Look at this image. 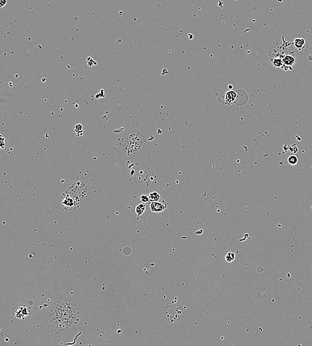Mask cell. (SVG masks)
I'll use <instances>...</instances> for the list:
<instances>
[{
	"label": "cell",
	"instance_id": "cell-1",
	"mask_svg": "<svg viewBox=\"0 0 312 346\" xmlns=\"http://www.w3.org/2000/svg\"><path fill=\"white\" fill-rule=\"evenodd\" d=\"M80 320V312L75 303L67 300L56 301L47 314V325L56 335L65 334Z\"/></svg>",
	"mask_w": 312,
	"mask_h": 346
},
{
	"label": "cell",
	"instance_id": "cell-2",
	"mask_svg": "<svg viewBox=\"0 0 312 346\" xmlns=\"http://www.w3.org/2000/svg\"><path fill=\"white\" fill-rule=\"evenodd\" d=\"M145 147L146 140L141 133L130 130L124 135L121 142V148L126 156H138L143 153Z\"/></svg>",
	"mask_w": 312,
	"mask_h": 346
},
{
	"label": "cell",
	"instance_id": "cell-3",
	"mask_svg": "<svg viewBox=\"0 0 312 346\" xmlns=\"http://www.w3.org/2000/svg\"><path fill=\"white\" fill-rule=\"evenodd\" d=\"M12 318L17 322H25L32 316L33 310L27 304H16L12 308Z\"/></svg>",
	"mask_w": 312,
	"mask_h": 346
},
{
	"label": "cell",
	"instance_id": "cell-4",
	"mask_svg": "<svg viewBox=\"0 0 312 346\" xmlns=\"http://www.w3.org/2000/svg\"><path fill=\"white\" fill-rule=\"evenodd\" d=\"M168 204L165 202H151L149 204L150 211L155 214H160L162 213L167 208Z\"/></svg>",
	"mask_w": 312,
	"mask_h": 346
},
{
	"label": "cell",
	"instance_id": "cell-5",
	"mask_svg": "<svg viewBox=\"0 0 312 346\" xmlns=\"http://www.w3.org/2000/svg\"><path fill=\"white\" fill-rule=\"evenodd\" d=\"M148 214H149V212L147 211L146 204L140 202L135 206L134 208V215L137 220L144 218L148 216Z\"/></svg>",
	"mask_w": 312,
	"mask_h": 346
},
{
	"label": "cell",
	"instance_id": "cell-6",
	"mask_svg": "<svg viewBox=\"0 0 312 346\" xmlns=\"http://www.w3.org/2000/svg\"><path fill=\"white\" fill-rule=\"evenodd\" d=\"M236 98H237V93L233 90H230L228 92H226L225 95V97H224L225 102L226 104H231L235 101Z\"/></svg>",
	"mask_w": 312,
	"mask_h": 346
},
{
	"label": "cell",
	"instance_id": "cell-7",
	"mask_svg": "<svg viewBox=\"0 0 312 346\" xmlns=\"http://www.w3.org/2000/svg\"><path fill=\"white\" fill-rule=\"evenodd\" d=\"M282 61H283L284 65L286 66H292L295 63V57H293L292 55H287L284 57Z\"/></svg>",
	"mask_w": 312,
	"mask_h": 346
},
{
	"label": "cell",
	"instance_id": "cell-8",
	"mask_svg": "<svg viewBox=\"0 0 312 346\" xmlns=\"http://www.w3.org/2000/svg\"><path fill=\"white\" fill-rule=\"evenodd\" d=\"M62 204L66 208H71L74 206L73 199L70 198V196H65L63 198Z\"/></svg>",
	"mask_w": 312,
	"mask_h": 346
},
{
	"label": "cell",
	"instance_id": "cell-9",
	"mask_svg": "<svg viewBox=\"0 0 312 346\" xmlns=\"http://www.w3.org/2000/svg\"><path fill=\"white\" fill-rule=\"evenodd\" d=\"M305 44V40L304 38H295L294 41V45L298 49H302Z\"/></svg>",
	"mask_w": 312,
	"mask_h": 346
},
{
	"label": "cell",
	"instance_id": "cell-10",
	"mask_svg": "<svg viewBox=\"0 0 312 346\" xmlns=\"http://www.w3.org/2000/svg\"><path fill=\"white\" fill-rule=\"evenodd\" d=\"M149 199H150V202L159 201L161 198V196L160 194L158 192H156V191H153V192H150L149 195Z\"/></svg>",
	"mask_w": 312,
	"mask_h": 346
},
{
	"label": "cell",
	"instance_id": "cell-11",
	"mask_svg": "<svg viewBox=\"0 0 312 346\" xmlns=\"http://www.w3.org/2000/svg\"><path fill=\"white\" fill-rule=\"evenodd\" d=\"M236 254L234 252H229L225 256V260L228 263H231L235 260Z\"/></svg>",
	"mask_w": 312,
	"mask_h": 346
},
{
	"label": "cell",
	"instance_id": "cell-12",
	"mask_svg": "<svg viewBox=\"0 0 312 346\" xmlns=\"http://www.w3.org/2000/svg\"><path fill=\"white\" fill-rule=\"evenodd\" d=\"M74 131L78 135L81 136L83 133V125L80 123L77 124L75 127H74Z\"/></svg>",
	"mask_w": 312,
	"mask_h": 346
},
{
	"label": "cell",
	"instance_id": "cell-13",
	"mask_svg": "<svg viewBox=\"0 0 312 346\" xmlns=\"http://www.w3.org/2000/svg\"><path fill=\"white\" fill-rule=\"evenodd\" d=\"M298 160L297 156H295V155H291L288 157V163L291 165H294L295 164H297Z\"/></svg>",
	"mask_w": 312,
	"mask_h": 346
},
{
	"label": "cell",
	"instance_id": "cell-14",
	"mask_svg": "<svg viewBox=\"0 0 312 346\" xmlns=\"http://www.w3.org/2000/svg\"><path fill=\"white\" fill-rule=\"evenodd\" d=\"M272 64L275 67H281L284 65L282 59H281L280 58L274 59L273 61H272Z\"/></svg>",
	"mask_w": 312,
	"mask_h": 346
},
{
	"label": "cell",
	"instance_id": "cell-15",
	"mask_svg": "<svg viewBox=\"0 0 312 346\" xmlns=\"http://www.w3.org/2000/svg\"><path fill=\"white\" fill-rule=\"evenodd\" d=\"M140 202H142V203H144V204H147V203L150 202V199H149V195H142L140 196Z\"/></svg>",
	"mask_w": 312,
	"mask_h": 346
},
{
	"label": "cell",
	"instance_id": "cell-16",
	"mask_svg": "<svg viewBox=\"0 0 312 346\" xmlns=\"http://www.w3.org/2000/svg\"><path fill=\"white\" fill-rule=\"evenodd\" d=\"M232 87H232V85H228V88H229V89H230V88L232 89Z\"/></svg>",
	"mask_w": 312,
	"mask_h": 346
}]
</instances>
